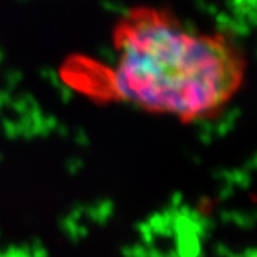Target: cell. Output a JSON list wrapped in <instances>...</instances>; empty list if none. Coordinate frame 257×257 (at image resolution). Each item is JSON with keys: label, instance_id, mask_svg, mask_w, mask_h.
<instances>
[{"label": "cell", "instance_id": "obj_1", "mask_svg": "<svg viewBox=\"0 0 257 257\" xmlns=\"http://www.w3.org/2000/svg\"><path fill=\"white\" fill-rule=\"evenodd\" d=\"M111 40L114 62L97 76V97L193 123L224 110L244 83L246 59L233 40L189 29L165 9H130Z\"/></svg>", "mask_w": 257, "mask_h": 257}]
</instances>
